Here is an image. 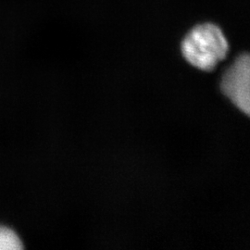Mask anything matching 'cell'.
<instances>
[{"label":"cell","mask_w":250,"mask_h":250,"mask_svg":"<svg viewBox=\"0 0 250 250\" xmlns=\"http://www.w3.org/2000/svg\"><path fill=\"white\" fill-rule=\"evenodd\" d=\"M23 249L18 234L8 227L0 226V250H20Z\"/></svg>","instance_id":"cell-3"},{"label":"cell","mask_w":250,"mask_h":250,"mask_svg":"<svg viewBox=\"0 0 250 250\" xmlns=\"http://www.w3.org/2000/svg\"><path fill=\"white\" fill-rule=\"evenodd\" d=\"M181 50L189 64L204 72H211L229 52L224 32L214 23L198 24L184 38Z\"/></svg>","instance_id":"cell-1"},{"label":"cell","mask_w":250,"mask_h":250,"mask_svg":"<svg viewBox=\"0 0 250 250\" xmlns=\"http://www.w3.org/2000/svg\"><path fill=\"white\" fill-rule=\"evenodd\" d=\"M250 58L242 54L223 76L221 88L224 95L248 116L250 111Z\"/></svg>","instance_id":"cell-2"}]
</instances>
